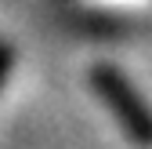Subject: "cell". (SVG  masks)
I'll return each instance as SVG.
<instances>
[{
  "label": "cell",
  "instance_id": "1",
  "mask_svg": "<svg viewBox=\"0 0 152 149\" xmlns=\"http://www.w3.org/2000/svg\"><path fill=\"white\" fill-rule=\"evenodd\" d=\"M91 87L109 105V113L116 117V124L123 127V135L130 142L134 145H152V109L145 105L138 87L116 66H94L91 69Z\"/></svg>",
  "mask_w": 152,
  "mask_h": 149
},
{
  "label": "cell",
  "instance_id": "2",
  "mask_svg": "<svg viewBox=\"0 0 152 149\" xmlns=\"http://www.w3.org/2000/svg\"><path fill=\"white\" fill-rule=\"evenodd\" d=\"M11 62H15V51H11V44H0V87H4L7 73H11Z\"/></svg>",
  "mask_w": 152,
  "mask_h": 149
}]
</instances>
